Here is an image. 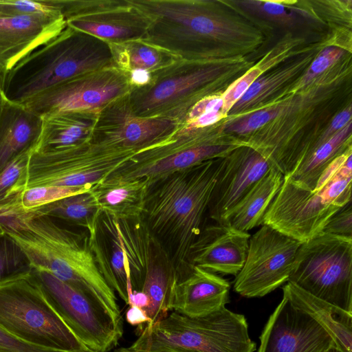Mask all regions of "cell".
<instances>
[{
    "mask_svg": "<svg viewBox=\"0 0 352 352\" xmlns=\"http://www.w3.org/2000/svg\"><path fill=\"white\" fill-rule=\"evenodd\" d=\"M222 158L148 181L142 217L168 258L177 283L192 271L190 250L202 229Z\"/></svg>",
    "mask_w": 352,
    "mask_h": 352,
    "instance_id": "cell-1",
    "label": "cell"
},
{
    "mask_svg": "<svg viewBox=\"0 0 352 352\" xmlns=\"http://www.w3.org/2000/svg\"><path fill=\"white\" fill-rule=\"evenodd\" d=\"M0 223L33 268L50 272L122 320L115 292L100 272L86 230L67 228L50 217L23 210L0 217Z\"/></svg>",
    "mask_w": 352,
    "mask_h": 352,
    "instance_id": "cell-2",
    "label": "cell"
},
{
    "mask_svg": "<svg viewBox=\"0 0 352 352\" xmlns=\"http://www.w3.org/2000/svg\"><path fill=\"white\" fill-rule=\"evenodd\" d=\"M149 19L142 41L182 60L210 61L219 47L248 42L254 34L242 24L224 16L213 1L131 0Z\"/></svg>",
    "mask_w": 352,
    "mask_h": 352,
    "instance_id": "cell-3",
    "label": "cell"
},
{
    "mask_svg": "<svg viewBox=\"0 0 352 352\" xmlns=\"http://www.w3.org/2000/svg\"><path fill=\"white\" fill-rule=\"evenodd\" d=\"M111 67L116 65L110 44L67 25L5 74L1 92L23 104L73 78Z\"/></svg>",
    "mask_w": 352,
    "mask_h": 352,
    "instance_id": "cell-4",
    "label": "cell"
},
{
    "mask_svg": "<svg viewBox=\"0 0 352 352\" xmlns=\"http://www.w3.org/2000/svg\"><path fill=\"white\" fill-rule=\"evenodd\" d=\"M351 151L331 162L312 190L283 178L261 225L305 242L322 232L330 217L351 200Z\"/></svg>",
    "mask_w": 352,
    "mask_h": 352,
    "instance_id": "cell-5",
    "label": "cell"
},
{
    "mask_svg": "<svg viewBox=\"0 0 352 352\" xmlns=\"http://www.w3.org/2000/svg\"><path fill=\"white\" fill-rule=\"evenodd\" d=\"M133 352H254L243 314L228 309L190 318L172 311L151 326H145L127 347Z\"/></svg>",
    "mask_w": 352,
    "mask_h": 352,
    "instance_id": "cell-6",
    "label": "cell"
},
{
    "mask_svg": "<svg viewBox=\"0 0 352 352\" xmlns=\"http://www.w3.org/2000/svg\"><path fill=\"white\" fill-rule=\"evenodd\" d=\"M0 328L45 349L75 351L87 348L48 303L31 274L0 285Z\"/></svg>",
    "mask_w": 352,
    "mask_h": 352,
    "instance_id": "cell-7",
    "label": "cell"
},
{
    "mask_svg": "<svg viewBox=\"0 0 352 352\" xmlns=\"http://www.w3.org/2000/svg\"><path fill=\"white\" fill-rule=\"evenodd\" d=\"M223 73V66L210 61L179 59L151 73L148 82L132 87L128 104L137 116L164 117L180 124L186 113Z\"/></svg>",
    "mask_w": 352,
    "mask_h": 352,
    "instance_id": "cell-8",
    "label": "cell"
},
{
    "mask_svg": "<svg viewBox=\"0 0 352 352\" xmlns=\"http://www.w3.org/2000/svg\"><path fill=\"white\" fill-rule=\"evenodd\" d=\"M288 282L352 313V237L322 232L302 242Z\"/></svg>",
    "mask_w": 352,
    "mask_h": 352,
    "instance_id": "cell-9",
    "label": "cell"
},
{
    "mask_svg": "<svg viewBox=\"0 0 352 352\" xmlns=\"http://www.w3.org/2000/svg\"><path fill=\"white\" fill-rule=\"evenodd\" d=\"M136 151L92 142L51 151H32L25 190L42 186H92Z\"/></svg>",
    "mask_w": 352,
    "mask_h": 352,
    "instance_id": "cell-10",
    "label": "cell"
},
{
    "mask_svg": "<svg viewBox=\"0 0 352 352\" xmlns=\"http://www.w3.org/2000/svg\"><path fill=\"white\" fill-rule=\"evenodd\" d=\"M31 275L48 303L84 345L95 352H108L118 345L123 335L122 320L45 270L33 268Z\"/></svg>",
    "mask_w": 352,
    "mask_h": 352,
    "instance_id": "cell-11",
    "label": "cell"
},
{
    "mask_svg": "<svg viewBox=\"0 0 352 352\" xmlns=\"http://www.w3.org/2000/svg\"><path fill=\"white\" fill-rule=\"evenodd\" d=\"M239 146L214 140L206 132L192 136L173 134L161 143L139 151L103 180L145 178L150 181L205 161L224 157Z\"/></svg>",
    "mask_w": 352,
    "mask_h": 352,
    "instance_id": "cell-12",
    "label": "cell"
},
{
    "mask_svg": "<svg viewBox=\"0 0 352 352\" xmlns=\"http://www.w3.org/2000/svg\"><path fill=\"white\" fill-rule=\"evenodd\" d=\"M261 226L250 237L245 263L234 281V292L247 298L263 297L287 283L302 243Z\"/></svg>",
    "mask_w": 352,
    "mask_h": 352,
    "instance_id": "cell-13",
    "label": "cell"
},
{
    "mask_svg": "<svg viewBox=\"0 0 352 352\" xmlns=\"http://www.w3.org/2000/svg\"><path fill=\"white\" fill-rule=\"evenodd\" d=\"M131 88L129 74L111 67L73 78L21 104L40 117L69 111H100L126 96Z\"/></svg>",
    "mask_w": 352,
    "mask_h": 352,
    "instance_id": "cell-14",
    "label": "cell"
},
{
    "mask_svg": "<svg viewBox=\"0 0 352 352\" xmlns=\"http://www.w3.org/2000/svg\"><path fill=\"white\" fill-rule=\"evenodd\" d=\"M67 25L111 45L143 40L148 17L131 0H69Z\"/></svg>",
    "mask_w": 352,
    "mask_h": 352,
    "instance_id": "cell-15",
    "label": "cell"
},
{
    "mask_svg": "<svg viewBox=\"0 0 352 352\" xmlns=\"http://www.w3.org/2000/svg\"><path fill=\"white\" fill-rule=\"evenodd\" d=\"M179 126L168 118L135 116L125 96L100 110L91 142L138 153L166 140Z\"/></svg>",
    "mask_w": 352,
    "mask_h": 352,
    "instance_id": "cell-16",
    "label": "cell"
},
{
    "mask_svg": "<svg viewBox=\"0 0 352 352\" xmlns=\"http://www.w3.org/2000/svg\"><path fill=\"white\" fill-rule=\"evenodd\" d=\"M259 339L257 352H327L336 349L331 336L314 319L283 296Z\"/></svg>",
    "mask_w": 352,
    "mask_h": 352,
    "instance_id": "cell-17",
    "label": "cell"
},
{
    "mask_svg": "<svg viewBox=\"0 0 352 352\" xmlns=\"http://www.w3.org/2000/svg\"><path fill=\"white\" fill-rule=\"evenodd\" d=\"M272 167L258 151L236 148L221 160L208 212L223 224L229 212Z\"/></svg>",
    "mask_w": 352,
    "mask_h": 352,
    "instance_id": "cell-18",
    "label": "cell"
},
{
    "mask_svg": "<svg viewBox=\"0 0 352 352\" xmlns=\"http://www.w3.org/2000/svg\"><path fill=\"white\" fill-rule=\"evenodd\" d=\"M66 27L62 14L0 17V72L10 71Z\"/></svg>",
    "mask_w": 352,
    "mask_h": 352,
    "instance_id": "cell-19",
    "label": "cell"
},
{
    "mask_svg": "<svg viewBox=\"0 0 352 352\" xmlns=\"http://www.w3.org/2000/svg\"><path fill=\"white\" fill-rule=\"evenodd\" d=\"M250 234L224 224L202 228L190 253V263L213 273L236 276L247 256Z\"/></svg>",
    "mask_w": 352,
    "mask_h": 352,
    "instance_id": "cell-20",
    "label": "cell"
},
{
    "mask_svg": "<svg viewBox=\"0 0 352 352\" xmlns=\"http://www.w3.org/2000/svg\"><path fill=\"white\" fill-rule=\"evenodd\" d=\"M230 288L227 280L193 266L191 273L175 285L170 311L190 318L207 316L226 307Z\"/></svg>",
    "mask_w": 352,
    "mask_h": 352,
    "instance_id": "cell-21",
    "label": "cell"
},
{
    "mask_svg": "<svg viewBox=\"0 0 352 352\" xmlns=\"http://www.w3.org/2000/svg\"><path fill=\"white\" fill-rule=\"evenodd\" d=\"M41 126V117L3 97L0 111V172L19 155L35 148Z\"/></svg>",
    "mask_w": 352,
    "mask_h": 352,
    "instance_id": "cell-22",
    "label": "cell"
},
{
    "mask_svg": "<svg viewBox=\"0 0 352 352\" xmlns=\"http://www.w3.org/2000/svg\"><path fill=\"white\" fill-rule=\"evenodd\" d=\"M283 297L314 319L332 338L340 352H352V313L287 282Z\"/></svg>",
    "mask_w": 352,
    "mask_h": 352,
    "instance_id": "cell-23",
    "label": "cell"
},
{
    "mask_svg": "<svg viewBox=\"0 0 352 352\" xmlns=\"http://www.w3.org/2000/svg\"><path fill=\"white\" fill-rule=\"evenodd\" d=\"M100 111H69L41 116V131L34 151L71 148L91 141Z\"/></svg>",
    "mask_w": 352,
    "mask_h": 352,
    "instance_id": "cell-24",
    "label": "cell"
},
{
    "mask_svg": "<svg viewBox=\"0 0 352 352\" xmlns=\"http://www.w3.org/2000/svg\"><path fill=\"white\" fill-rule=\"evenodd\" d=\"M283 178V173L272 166L229 212L223 224L245 232L261 225Z\"/></svg>",
    "mask_w": 352,
    "mask_h": 352,
    "instance_id": "cell-25",
    "label": "cell"
},
{
    "mask_svg": "<svg viewBox=\"0 0 352 352\" xmlns=\"http://www.w3.org/2000/svg\"><path fill=\"white\" fill-rule=\"evenodd\" d=\"M148 180H102L93 185V192L101 211L118 219L142 217Z\"/></svg>",
    "mask_w": 352,
    "mask_h": 352,
    "instance_id": "cell-26",
    "label": "cell"
},
{
    "mask_svg": "<svg viewBox=\"0 0 352 352\" xmlns=\"http://www.w3.org/2000/svg\"><path fill=\"white\" fill-rule=\"evenodd\" d=\"M351 122L322 144L311 145L302 153L288 175L297 185L314 190L321 174L338 156L351 146L347 142L351 135Z\"/></svg>",
    "mask_w": 352,
    "mask_h": 352,
    "instance_id": "cell-27",
    "label": "cell"
},
{
    "mask_svg": "<svg viewBox=\"0 0 352 352\" xmlns=\"http://www.w3.org/2000/svg\"><path fill=\"white\" fill-rule=\"evenodd\" d=\"M177 283L173 266L162 249L150 264L141 289L150 301L149 306L144 310L149 318L148 326L168 314L173 289Z\"/></svg>",
    "mask_w": 352,
    "mask_h": 352,
    "instance_id": "cell-28",
    "label": "cell"
},
{
    "mask_svg": "<svg viewBox=\"0 0 352 352\" xmlns=\"http://www.w3.org/2000/svg\"><path fill=\"white\" fill-rule=\"evenodd\" d=\"M29 211L60 219L91 233L96 228L101 210L90 188Z\"/></svg>",
    "mask_w": 352,
    "mask_h": 352,
    "instance_id": "cell-29",
    "label": "cell"
},
{
    "mask_svg": "<svg viewBox=\"0 0 352 352\" xmlns=\"http://www.w3.org/2000/svg\"><path fill=\"white\" fill-rule=\"evenodd\" d=\"M312 56H303L287 65L258 77L228 113L239 115L258 106L310 64Z\"/></svg>",
    "mask_w": 352,
    "mask_h": 352,
    "instance_id": "cell-30",
    "label": "cell"
},
{
    "mask_svg": "<svg viewBox=\"0 0 352 352\" xmlns=\"http://www.w3.org/2000/svg\"><path fill=\"white\" fill-rule=\"evenodd\" d=\"M110 45L116 67L128 74L135 70L153 73L180 59L141 40Z\"/></svg>",
    "mask_w": 352,
    "mask_h": 352,
    "instance_id": "cell-31",
    "label": "cell"
},
{
    "mask_svg": "<svg viewBox=\"0 0 352 352\" xmlns=\"http://www.w3.org/2000/svg\"><path fill=\"white\" fill-rule=\"evenodd\" d=\"M294 44L287 41L277 45L263 59L241 77L237 78L227 88L221 97L223 105L221 109L223 115L228 114L234 104L243 96L251 85L267 69L287 57L290 49Z\"/></svg>",
    "mask_w": 352,
    "mask_h": 352,
    "instance_id": "cell-32",
    "label": "cell"
},
{
    "mask_svg": "<svg viewBox=\"0 0 352 352\" xmlns=\"http://www.w3.org/2000/svg\"><path fill=\"white\" fill-rule=\"evenodd\" d=\"M34 149L19 155L0 172V204H21L20 197L25 190L28 163Z\"/></svg>",
    "mask_w": 352,
    "mask_h": 352,
    "instance_id": "cell-33",
    "label": "cell"
},
{
    "mask_svg": "<svg viewBox=\"0 0 352 352\" xmlns=\"http://www.w3.org/2000/svg\"><path fill=\"white\" fill-rule=\"evenodd\" d=\"M33 267L19 245L6 234L0 238V285L30 275Z\"/></svg>",
    "mask_w": 352,
    "mask_h": 352,
    "instance_id": "cell-34",
    "label": "cell"
},
{
    "mask_svg": "<svg viewBox=\"0 0 352 352\" xmlns=\"http://www.w3.org/2000/svg\"><path fill=\"white\" fill-rule=\"evenodd\" d=\"M91 186H42L25 190L20 197L23 211H29L67 197L84 192Z\"/></svg>",
    "mask_w": 352,
    "mask_h": 352,
    "instance_id": "cell-35",
    "label": "cell"
},
{
    "mask_svg": "<svg viewBox=\"0 0 352 352\" xmlns=\"http://www.w3.org/2000/svg\"><path fill=\"white\" fill-rule=\"evenodd\" d=\"M41 14L63 15L55 0H0V17Z\"/></svg>",
    "mask_w": 352,
    "mask_h": 352,
    "instance_id": "cell-36",
    "label": "cell"
},
{
    "mask_svg": "<svg viewBox=\"0 0 352 352\" xmlns=\"http://www.w3.org/2000/svg\"><path fill=\"white\" fill-rule=\"evenodd\" d=\"M285 107L279 104L243 115L228 122L225 125L224 131L239 135L250 133L276 118Z\"/></svg>",
    "mask_w": 352,
    "mask_h": 352,
    "instance_id": "cell-37",
    "label": "cell"
},
{
    "mask_svg": "<svg viewBox=\"0 0 352 352\" xmlns=\"http://www.w3.org/2000/svg\"><path fill=\"white\" fill-rule=\"evenodd\" d=\"M247 10L283 25H292L296 16L292 10L279 1H250L240 2Z\"/></svg>",
    "mask_w": 352,
    "mask_h": 352,
    "instance_id": "cell-38",
    "label": "cell"
},
{
    "mask_svg": "<svg viewBox=\"0 0 352 352\" xmlns=\"http://www.w3.org/2000/svg\"><path fill=\"white\" fill-rule=\"evenodd\" d=\"M344 52L342 47L337 46H328L324 48L310 63L307 70L298 81L296 87L299 89L308 85L316 77L338 61L342 56Z\"/></svg>",
    "mask_w": 352,
    "mask_h": 352,
    "instance_id": "cell-39",
    "label": "cell"
},
{
    "mask_svg": "<svg viewBox=\"0 0 352 352\" xmlns=\"http://www.w3.org/2000/svg\"><path fill=\"white\" fill-rule=\"evenodd\" d=\"M322 232L352 237L351 200L330 217L324 226Z\"/></svg>",
    "mask_w": 352,
    "mask_h": 352,
    "instance_id": "cell-40",
    "label": "cell"
},
{
    "mask_svg": "<svg viewBox=\"0 0 352 352\" xmlns=\"http://www.w3.org/2000/svg\"><path fill=\"white\" fill-rule=\"evenodd\" d=\"M0 350L4 352H95L89 348L66 351L40 347L28 343L0 328Z\"/></svg>",
    "mask_w": 352,
    "mask_h": 352,
    "instance_id": "cell-41",
    "label": "cell"
},
{
    "mask_svg": "<svg viewBox=\"0 0 352 352\" xmlns=\"http://www.w3.org/2000/svg\"><path fill=\"white\" fill-rule=\"evenodd\" d=\"M223 105V101L221 96H206L191 107L183 121L193 119L204 113L221 111Z\"/></svg>",
    "mask_w": 352,
    "mask_h": 352,
    "instance_id": "cell-42",
    "label": "cell"
},
{
    "mask_svg": "<svg viewBox=\"0 0 352 352\" xmlns=\"http://www.w3.org/2000/svg\"><path fill=\"white\" fill-rule=\"evenodd\" d=\"M351 120V109L349 106L338 113L332 120L329 126L322 133L320 137L311 145L322 144L335 133L344 128Z\"/></svg>",
    "mask_w": 352,
    "mask_h": 352,
    "instance_id": "cell-43",
    "label": "cell"
},
{
    "mask_svg": "<svg viewBox=\"0 0 352 352\" xmlns=\"http://www.w3.org/2000/svg\"><path fill=\"white\" fill-rule=\"evenodd\" d=\"M126 320L131 325L140 326L144 323L149 322V318L146 311L134 305H129L126 312Z\"/></svg>",
    "mask_w": 352,
    "mask_h": 352,
    "instance_id": "cell-44",
    "label": "cell"
},
{
    "mask_svg": "<svg viewBox=\"0 0 352 352\" xmlns=\"http://www.w3.org/2000/svg\"><path fill=\"white\" fill-rule=\"evenodd\" d=\"M149 303L148 296L141 291H133L129 296V305H134L145 310L149 306Z\"/></svg>",
    "mask_w": 352,
    "mask_h": 352,
    "instance_id": "cell-45",
    "label": "cell"
},
{
    "mask_svg": "<svg viewBox=\"0 0 352 352\" xmlns=\"http://www.w3.org/2000/svg\"><path fill=\"white\" fill-rule=\"evenodd\" d=\"M23 211L21 204L2 205L0 204V217L16 214Z\"/></svg>",
    "mask_w": 352,
    "mask_h": 352,
    "instance_id": "cell-46",
    "label": "cell"
},
{
    "mask_svg": "<svg viewBox=\"0 0 352 352\" xmlns=\"http://www.w3.org/2000/svg\"><path fill=\"white\" fill-rule=\"evenodd\" d=\"M5 74L2 72H0V91H1L3 89L4 78H5Z\"/></svg>",
    "mask_w": 352,
    "mask_h": 352,
    "instance_id": "cell-47",
    "label": "cell"
},
{
    "mask_svg": "<svg viewBox=\"0 0 352 352\" xmlns=\"http://www.w3.org/2000/svg\"><path fill=\"white\" fill-rule=\"evenodd\" d=\"M116 352H133L130 351L128 348H120L118 350H116Z\"/></svg>",
    "mask_w": 352,
    "mask_h": 352,
    "instance_id": "cell-48",
    "label": "cell"
},
{
    "mask_svg": "<svg viewBox=\"0 0 352 352\" xmlns=\"http://www.w3.org/2000/svg\"><path fill=\"white\" fill-rule=\"evenodd\" d=\"M6 234L5 230L0 223V238Z\"/></svg>",
    "mask_w": 352,
    "mask_h": 352,
    "instance_id": "cell-49",
    "label": "cell"
},
{
    "mask_svg": "<svg viewBox=\"0 0 352 352\" xmlns=\"http://www.w3.org/2000/svg\"><path fill=\"white\" fill-rule=\"evenodd\" d=\"M3 96L2 94V92L0 91V111H1L2 104H3Z\"/></svg>",
    "mask_w": 352,
    "mask_h": 352,
    "instance_id": "cell-50",
    "label": "cell"
},
{
    "mask_svg": "<svg viewBox=\"0 0 352 352\" xmlns=\"http://www.w3.org/2000/svg\"><path fill=\"white\" fill-rule=\"evenodd\" d=\"M327 352H340V351H338L336 349L333 348V349H329Z\"/></svg>",
    "mask_w": 352,
    "mask_h": 352,
    "instance_id": "cell-51",
    "label": "cell"
},
{
    "mask_svg": "<svg viewBox=\"0 0 352 352\" xmlns=\"http://www.w3.org/2000/svg\"><path fill=\"white\" fill-rule=\"evenodd\" d=\"M0 352H4V351H3L0 350Z\"/></svg>",
    "mask_w": 352,
    "mask_h": 352,
    "instance_id": "cell-52",
    "label": "cell"
}]
</instances>
